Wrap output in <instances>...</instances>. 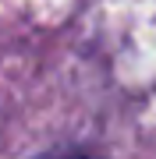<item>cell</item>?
<instances>
[{"label":"cell","mask_w":156,"mask_h":159,"mask_svg":"<svg viewBox=\"0 0 156 159\" xmlns=\"http://www.w3.org/2000/svg\"><path fill=\"white\" fill-rule=\"evenodd\" d=\"M43 159H89L85 152H53V156H43Z\"/></svg>","instance_id":"6da1fadb"}]
</instances>
